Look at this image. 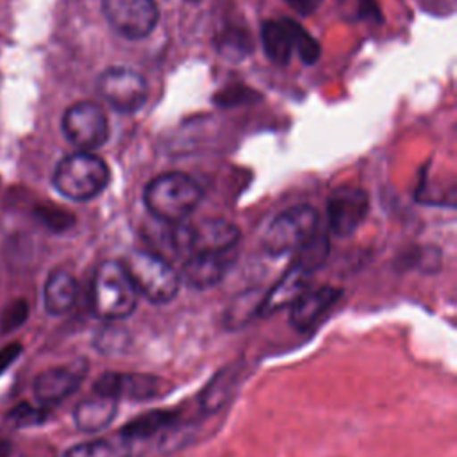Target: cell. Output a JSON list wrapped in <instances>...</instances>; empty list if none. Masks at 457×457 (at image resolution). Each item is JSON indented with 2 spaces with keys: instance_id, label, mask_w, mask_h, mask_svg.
<instances>
[{
  "instance_id": "7c38bea8",
  "label": "cell",
  "mask_w": 457,
  "mask_h": 457,
  "mask_svg": "<svg viewBox=\"0 0 457 457\" xmlns=\"http://www.w3.org/2000/svg\"><path fill=\"white\" fill-rule=\"evenodd\" d=\"M87 361L79 357L41 371L34 380V395L41 405H54L73 395L87 375Z\"/></svg>"
},
{
  "instance_id": "2e32d148",
  "label": "cell",
  "mask_w": 457,
  "mask_h": 457,
  "mask_svg": "<svg viewBox=\"0 0 457 457\" xmlns=\"http://www.w3.org/2000/svg\"><path fill=\"white\" fill-rule=\"evenodd\" d=\"M311 275H312L311 271H307L305 268L293 262L289 266V270L273 284V287L268 293H264L261 309H259V316H270L284 307H291L295 303V300L305 289H309Z\"/></svg>"
},
{
  "instance_id": "ba28073f",
  "label": "cell",
  "mask_w": 457,
  "mask_h": 457,
  "mask_svg": "<svg viewBox=\"0 0 457 457\" xmlns=\"http://www.w3.org/2000/svg\"><path fill=\"white\" fill-rule=\"evenodd\" d=\"M173 384L162 377L150 373H120L107 371L95 380L93 393L111 398H130L134 402H150L166 396Z\"/></svg>"
},
{
  "instance_id": "83f0119b",
  "label": "cell",
  "mask_w": 457,
  "mask_h": 457,
  "mask_svg": "<svg viewBox=\"0 0 457 457\" xmlns=\"http://www.w3.org/2000/svg\"><path fill=\"white\" fill-rule=\"evenodd\" d=\"M9 453H11V443L0 441V457H9Z\"/></svg>"
},
{
  "instance_id": "9c48e42d",
  "label": "cell",
  "mask_w": 457,
  "mask_h": 457,
  "mask_svg": "<svg viewBox=\"0 0 457 457\" xmlns=\"http://www.w3.org/2000/svg\"><path fill=\"white\" fill-rule=\"evenodd\" d=\"M98 95L118 112L132 114L148 98V86L143 75L129 68H109L96 82Z\"/></svg>"
},
{
  "instance_id": "4fadbf2b",
  "label": "cell",
  "mask_w": 457,
  "mask_h": 457,
  "mask_svg": "<svg viewBox=\"0 0 457 457\" xmlns=\"http://www.w3.org/2000/svg\"><path fill=\"white\" fill-rule=\"evenodd\" d=\"M230 262L232 252L191 253L184 259L180 278H184L186 284L195 289H207L216 286L225 277Z\"/></svg>"
},
{
  "instance_id": "484cf974",
  "label": "cell",
  "mask_w": 457,
  "mask_h": 457,
  "mask_svg": "<svg viewBox=\"0 0 457 457\" xmlns=\"http://www.w3.org/2000/svg\"><path fill=\"white\" fill-rule=\"evenodd\" d=\"M21 353V345L12 343L0 350V375L16 361V357Z\"/></svg>"
},
{
  "instance_id": "5b68a950",
  "label": "cell",
  "mask_w": 457,
  "mask_h": 457,
  "mask_svg": "<svg viewBox=\"0 0 457 457\" xmlns=\"http://www.w3.org/2000/svg\"><path fill=\"white\" fill-rule=\"evenodd\" d=\"M261 41L266 57L278 66L287 64L293 52H298L305 64H314L321 54L320 43L293 20L264 21L261 29Z\"/></svg>"
},
{
  "instance_id": "277c9868",
  "label": "cell",
  "mask_w": 457,
  "mask_h": 457,
  "mask_svg": "<svg viewBox=\"0 0 457 457\" xmlns=\"http://www.w3.org/2000/svg\"><path fill=\"white\" fill-rule=\"evenodd\" d=\"M111 173L104 159L93 152H75L59 161L54 171L55 189L75 202L98 196L109 184Z\"/></svg>"
},
{
  "instance_id": "30bf717a",
  "label": "cell",
  "mask_w": 457,
  "mask_h": 457,
  "mask_svg": "<svg viewBox=\"0 0 457 457\" xmlns=\"http://www.w3.org/2000/svg\"><path fill=\"white\" fill-rule=\"evenodd\" d=\"M109 25L127 39H143L157 25L155 0H102Z\"/></svg>"
},
{
  "instance_id": "7402d4cb",
  "label": "cell",
  "mask_w": 457,
  "mask_h": 457,
  "mask_svg": "<svg viewBox=\"0 0 457 457\" xmlns=\"http://www.w3.org/2000/svg\"><path fill=\"white\" fill-rule=\"evenodd\" d=\"M264 295H257L255 289L241 293L225 311V327L230 330H237L245 327L252 318L259 316L261 302Z\"/></svg>"
},
{
  "instance_id": "8fae6325",
  "label": "cell",
  "mask_w": 457,
  "mask_h": 457,
  "mask_svg": "<svg viewBox=\"0 0 457 457\" xmlns=\"http://www.w3.org/2000/svg\"><path fill=\"white\" fill-rule=\"evenodd\" d=\"M370 211V198L364 189L341 186L327 200L328 228L336 236H350L364 221Z\"/></svg>"
},
{
  "instance_id": "52a82bcc",
  "label": "cell",
  "mask_w": 457,
  "mask_h": 457,
  "mask_svg": "<svg viewBox=\"0 0 457 457\" xmlns=\"http://www.w3.org/2000/svg\"><path fill=\"white\" fill-rule=\"evenodd\" d=\"M62 132L75 148L91 152L109 137L107 116L95 102H77L62 116Z\"/></svg>"
},
{
  "instance_id": "f1b7e54d",
  "label": "cell",
  "mask_w": 457,
  "mask_h": 457,
  "mask_svg": "<svg viewBox=\"0 0 457 457\" xmlns=\"http://www.w3.org/2000/svg\"><path fill=\"white\" fill-rule=\"evenodd\" d=\"M186 2H193L195 4V2H200V0H186Z\"/></svg>"
},
{
  "instance_id": "8992f818",
  "label": "cell",
  "mask_w": 457,
  "mask_h": 457,
  "mask_svg": "<svg viewBox=\"0 0 457 457\" xmlns=\"http://www.w3.org/2000/svg\"><path fill=\"white\" fill-rule=\"evenodd\" d=\"M320 225V216L311 205H295L280 212L268 227L262 246L270 255H282L286 252H296L307 245Z\"/></svg>"
},
{
  "instance_id": "cb8c5ba5",
  "label": "cell",
  "mask_w": 457,
  "mask_h": 457,
  "mask_svg": "<svg viewBox=\"0 0 457 457\" xmlns=\"http://www.w3.org/2000/svg\"><path fill=\"white\" fill-rule=\"evenodd\" d=\"M46 411L41 407H32L29 403H20L9 412V420L14 421L18 427H27V425H39L46 420Z\"/></svg>"
},
{
  "instance_id": "9a60e30c",
  "label": "cell",
  "mask_w": 457,
  "mask_h": 457,
  "mask_svg": "<svg viewBox=\"0 0 457 457\" xmlns=\"http://www.w3.org/2000/svg\"><path fill=\"white\" fill-rule=\"evenodd\" d=\"M341 296V289L334 286H320L305 289L291 305L289 321L296 330H307L332 307Z\"/></svg>"
},
{
  "instance_id": "4316f807",
  "label": "cell",
  "mask_w": 457,
  "mask_h": 457,
  "mask_svg": "<svg viewBox=\"0 0 457 457\" xmlns=\"http://www.w3.org/2000/svg\"><path fill=\"white\" fill-rule=\"evenodd\" d=\"M293 9H296L302 14H307L311 11H314L321 0H286Z\"/></svg>"
},
{
  "instance_id": "7a4b0ae2",
  "label": "cell",
  "mask_w": 457,
  "mask_h": 457,
  "mask_svg": "<svg viewBox=\"0 0 457 457\" xmlns=\"http://www.w3.org/2000/svg\"><path fill=\"white\" fill-rule=\"evenodd\" d=\"M137 295L152 303L171 302L180 289V273L164 257L150 250H134L121 261Z\"/></svg>"
},
{
  "instance_id": "ac0fdd59",
  "label": "cell",
  "mask_w": 457,
  "mask_h": 457,
  "mask_svg": "<svg viewBox=\"0 0 457 457\" xmlns=\"http://www.w3.org/2000/svg\"><path fill=\"white\" fill-rule=\"evenodd\" d=\"M79 284L75 277L66 270H55L48 275L45 284V309L54 316L68 312L77 300Z\"/></svg>"
},
{
  "instance_id": "d4e9b609",
  "label": "cell",
  "mask_w": 457,
  "mask_h": 457,
  "mask_svg": "<svg viewBox=\"0 0 457 457\" xmlns=\"http://www.w3.org/2000/svg\"><path fill=\"white\" fill-rule=\"evenodd\" d=\"M27 314H29V307H27L25 300H16V302L9 303L0 318L2 332H11V330L18 328L27 320Z\"/></svg>"
},
{
  "instance_id": "6da1fadb",
  "label": "cell",
  "mask_w": 457,
  "mask_h": 457,
  "mask_svg": "<svg viewBox=\"0 0 457 457\" xmlns=\"http://www.w3.org/2000/svg\"><path fill=\"white\" fill-rule=\"evenodd\" d=\"M148 212L162 223H182L202 198L200 186L182 171H168L152 179L145 187Z\"/></svg>"
},
{
  "instance_id": "e0dca14e",
  "label": "cell",
  "mask_w": 457,
  "mask_h": 457,
  "mask_svg": "<svg viewBox=\"0 0 457 457\" xmlns=\"http://www.w3.org/2000/svg\"><path fill=\"white\" fill-rule=\"evenodd\" d=\"M118 400L111 396L93 395L87 400L77 403L73 411V421L82 432H98L109 427L116 416Z\"/></svg>"
},
{
  "instance_id": "d6986e66",
  "label": "cell",
  "mask_w": 457,
  "mask_h": 457,
  "mask_svg": "<svg viewBox=\"0 0 457 457\" xmlns=\"http://www.w3.org/2000/svg\"><path fill=\"white\" fill-rule=\"evenodd\" d=\"M239 368L236 364L220 370L200 393V405L205 412H216L223 407L230 396V391L237 380Z\"/></svg>"
},
{
  "instance_id": "5bb4252c",
  "label": "cell",
  "mask_w": 457,
  "mask_h": 457,
  "mask_svg": "<svg viewBox=\"0 0 457 457\" xmlns=\"http://www.w3.org/2000/svg\"><path fill=\"white\" fill-rule=\"evenodd\" d=\"M239 241V228L225 220H209L202 225H189V252H234V246Z\"/></svg>"
},
{
  "instance_id": "44dd1931",
  "label": "cell",
  "mask_w": 457,
  "mask_h": 457,
  "mask_svg": "<svg viewBox=\"0 0 457 457\" xmlns=\"http://www.w3.org/2000/svg\"><path fill=\"white\" fill-rule=\"evenodd\" d=\"M173 420H175V412L171 411H150L134 418L127 425H123V428L120 430V436H123L129 441L150 437L159 430L170 427Z\"/></svg>"
},
{
  "instance_id": "603a6c76",
  "label": "cell",
  "mask_w": 457,
  "mask_h": 457,
  "mask_svg": "<svg viewBox=\"0 0 457 457\" xmlns=\"http://www.w3.org/2000/svg\"><path fill=\"white\" fill-rule=\"evenodd\" d=\"M129 343V337L121 330L107 327L95 337V346L102 353H120Z\"/></svg>"
},
{
  "instance_id": "ffe728a7",
  "label": "cell",
  "mask_w": 457,
  "mask_h": 457,
  "mask_svg": "<svg viewBox=\"0 0 457 457\" xmlns=\"http://www.w3.org/2000/svg\"><path fill=\"white\" fill-rule=\"evenodd\" d=\"M64 457H132V441L123 436L79 443L66 450Z\"/></svg>"
},
{
  "instance_id": "3957f363",
  "label": "cell",
  "mask_w": 457,
  "mask_h": 457,
  "mask_svg": "<svg viewBox=\"0 0 457 457\" xmlns=\"http://www.w3.org/2000/svg\"><path fill=\"white\" fill-rule=\"evenodd\" d=\"M137 305V291L129 278L125 268L118 261H104L98 264L91 284V307L98 318L123 320L129 318Z\"/></svg>"
}]
</instances>
